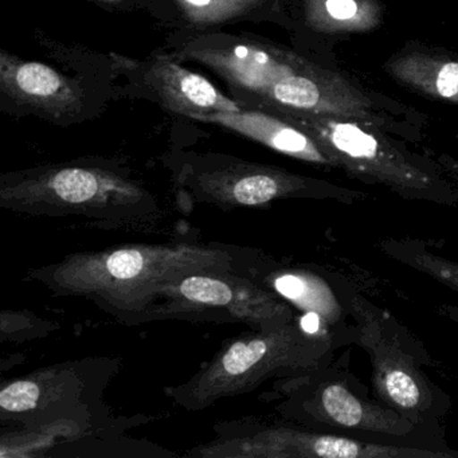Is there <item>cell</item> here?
I'll use <instances>...</instances> for the list:
<instances>
[{"label":"cell","instance_id":"obj_14","mask_svg":"<svg viewBox=\"0 0 458 458\" xmlns=\"http://www.w3.org/2000/svg\"><path fill=\"white\" fill-rule=\"evenodd\" d=\"M190 119L226 128L286 157L310 165L335 167L334 162L310 135L283 117L242 109L240 112L195 114Z\"/></svg>","mask_w":458,"mask_h":458},{"label":"cell","instance_id":"obj_22","mask_svg":"<svg viewBox=\"0 0 458 458\" xmlns=\"http://www.w3.org/2000/svg\"><path fill=\"white\" fill-rule=\"evenodd\" d=\"M100 2H104V4H117L120 0H100Z\"/></svg>","mask_w":458,"mask_h":458},{"label":"cell","instance_id":"obj_19","mask_svg":"<svg viewBox=\"0 0 458 458\" xmlns=\"http://www.w3.org/2000/svg\"><path fill=\"white\" fill-rule=\"evenodd\" d=\"M187 21L195 25H216L248 14L262 0H175Z\"/></svg>","mask_w":458,"mask_h":458},{"label":"cell","instance_id":"obj_12","mask_svg":"<svg viewBox=\"0 0 458 458\" xmlns=\"http://www.w3.org/2000/svg\"><path fill=\"white\" fill-rule=\"evenodd\" d=\"M308 414L334 428L379 436L404 437L414 431V420L388 406L369 403L342 382H327L304 402Z\"/></svg>","mask_w":458,"mask_h":458},{"label":"cell","instance_id":"obj_10","mask_svg":"<svg viewBox=\"0 0 458 458\" xmlns=\"http://www.w3.org/2000/svg\"><path fill=\"white\" fill-rule=\"evenodd\" d=\"M0 90L23 109L55 120L76 117L84 106L79 82L52 66L0 53Z\"/></svg>","mask_w":458,"mask_h":458},{"label":"cell","instance_id":"obj_16","mask_svg":"<svg viewBox=\"0 0 458 458\" xmlns=\"http://www.w3.org/2000/svg\"><path fill=\"white\" fill-rule=\"evenodd\" d=\"M305 22L323 34L367 33L382 25L377 0H304Z\"/></svg>","mask_w":458,"mask_h":458},{"label":"cell","instance_id":"obj_21","mask_svg":"<svg viewBox=\"0 0 458 458\" xmlns=\"http://www.w3.org/2000/svg\"><path fill=\"white\" fill-rule=\"evenodd\" d=\"M441 313L446 316L449 320L458 324V307H454V305H445V307H442Z\"/></svg>","mask_w":458,"mask_h":458},{"label":"cell","instance_id":"obj_5","mask_svg":"<svg viewBox=\"0 0 458 458\" xmlns=\"http://www.w3.org/2000/svg\"><path fill=\"white\" fill-rule=\"evenodd\" d=\"M347 308L358 323L359 343L369 352L377 398L409 418L428 411L434 404L430 386L398 335L386 332L385 312L356 294L347 297Z\"/></svg>","mask_w":458,"mask_h":458},{"label":"cell","instance_id":"obj_1","mask_svg":"<svg viewBox=\"0 0 458 458\" xmlns=\"http://www.w3.org/2000/svg\"><path fill=\"white\" fill-rule=\"evenodd\" d=\"M227 251L199 246L140 245L72 254L47 269L44 280L60 293L89 297L123 312L143 310L182 278L230 272Z\"/></svg>","mask_w":458,"mask_h":458},{"label":"cell","instance_id":"obj_9","mask_svg":"<svg viewBox=\"0 0 458 458\" xmlns=\"http://www.w3.org/2000/svg\"><path fill=\"white\" fill-rule=\"evenodd\" d=\"M162 297H174L197 307L224 308L232 318L261 327V329L289 323L293 318L291 307L276 294L230 272L187 276L170 286Z\"/></svg>","mask_w":458,"mask_h":458},{"label":"cell","instance_id":"obj_11","mask_svg":"<svg viewBox=\"0 0 458 458\" xmlns=\"http://www.w3.org/2000/svg\"><path fill=\"white\" fill-rule=\"evenodd\" d=\"M184 58L205 64L233 87L257 96L284 77L299 73L308 61L276 47L257 44L187 47Z\"/></svg>","mask_w":458,"mask_h":458},{"label":"cell","instance_id":"obj_7","mask_svg":"<svg viewBox=\"0 0 458 458\" xmlns=\"http://www.w3.org/2000/svg\"><path fill=\"white\" fill-rule=\"evenodd\" d=\"M191 186L206 200L230 206H261L299 197L351 200V194H342L336 187L316 183L280 168L246 163L203 171L195 175Z\"/></svg>","mask_w":458,"mask_h":458},{"label":"cell","instance_id":"obj_8","mask_svg":"<svg viewBox=\"0 0 458 458\" xmlns=\"http://www.w3.org/2000/svg\"><path fill=\"white\" fill-rule=\"evenodd\" d=\"M254 98L270 109L355 120L369 127L382 124L372 101L361 90L339 74L310 63L299 73L278 80Z\"/></svg>","mask_w":458,"mask_h":458},{"label":"cell","instance_id":"obj_4","mask_svg":"<svg viewBox=\"0 0 458 458\" xmlns=\"http://www.w3.org/2000/svg\"><path fill=\"white\" fill-rule=\"evenodd\" d=\"M0 199L29 213L79 214L93 218H130L151 202L130 179L93 167H53L4 183Z\"/></svg>","mask_w":458,"mask_h":458},{"label":"cell","instance_id":"obj_17","mask_svg":"<svg viewBox=\"0 0 458 458\" xmlns=\"http://www.w3.org/2000/svg\"><path fill=\"white\" fill-rule=\"evenodd\" d=\"M273 288L296 307L313 313L326 326H336L343 310L332 289L318 276L310 273H285L276 278Z\"/></svg>","mask_w":458,"mask_h":458},{"label":"cell","instance_id":"obj_2","mask_svg":"<svg viewBox=\"0 0 458 458\" xmlns=\"http://www.w3.org/2000/svg\"><path fill=\"white\" fill-rule=\"evenodd\" d=\"M331 335L310 334L299 324L284 323L227 343L216 358L171 395L179 406L202 410L227 396L253 390L275 377L305 375L328 361Z\"/></svg>","mask_w":458,"mask_h":458},{"label":"cell","instance_id":"obj_3","mask_svg":"<svg viewBox=\"0 0 458 458\" xmlns=\"http://www.w3.org/2000/svg\"><path fill=\"white\" fill-rule=\"evenodd\" d=\"M304 131L326 152L335 167L369 183L383 184L402 197L434 199L437 182L374 127L355 120L318 116L289 109H272Z\"/></svg>","mask_w":458,"mask_h":458},{"label":"cell","instance_id":"obj_13","mask_svg":"<svg viewBox=\"0 0 458 458\" xmlns=\"http://www.w3.org/2000/svg\"><path fill=\"white\" fill-rule=\"evenodd\" d=\"M144 80L165 109L187 117L243 109L237 101L219 92L205 77L179 66L170 58L159 57L152 61L144 73Z\"/></svg>","mask_w":458,"mask_h":458},{"label":"cell","instance_id":"obj_15","mask_svg":"<svg viewBox=\"0 0 458 458\" xmlns=\"http://www.w3.org/2000/svg\"><path fill=\"white\" fill-rule=\"evenodd\" d=\"M394 80L436 100L458 104V63L422 53L399 55L386 64Z\"/></svg>","mask_w":458,"mask_h":458},{"label":"cell","instance_id":"obj_6","mask_svg":"<svg viewBox=\"0 0 458 458\" xmlns=\"http://www.w3.org/2000/svg\"><path fill=\"white\" fill-rule=\"evenodd\" d=\"M189 455L245 458H437L455 454L358 441L334 434L270 428L253 436L226 439L200 447Z\"/></svg>","mask_w":458,"mask_h":458},{"label":"cell","instance_id":"obj_20","mask_svg":"<svg viewBox=\"0 0 458 458\" xmlns=\"http://www.w3.org/2000/svg\"><path fill=\"white\" fill-rule=\"evenodd\" d=\"M47 386L39 377L15 380L0 391V407L4 414H26L38 409L39 403L47 398Z\"/></svg>","mask_w":458,"mask_h":458},{"label":"cell","instance_id":"obj_18","mask_svg":"<svg viewBox=\"0 0 458 458\" xmlns=\"http://www.w3.org/2000/svg\"><path fill=\"white\" fill-rule=\"evenodd\" d=\"M383 248L394 259L425 273L428 277L458 293V262L450 261L426 249L418 248L412 242L383 243Z\"/></svg>","mask_w":458,"mask_h":458}]
</instances>
